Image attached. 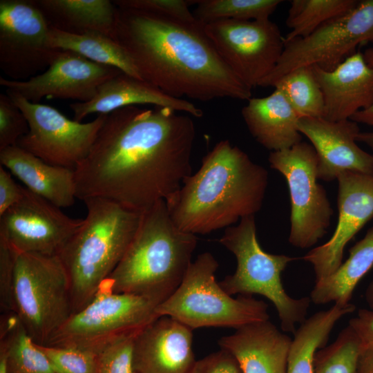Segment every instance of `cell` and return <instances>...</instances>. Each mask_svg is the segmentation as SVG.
<instances>
[{
	"instance_id": "cell-1",
	"label": "cell",
	"mask_w": 373,
	"mask_h": 373,
	"mask_svg": "<svg viewBox=\"0 0 373 373\" xmlns=\"http://www.w3.org/2000/svg\"><path fill=\"white\" fill-rule=\"evenodd\" d=\"M171 108L129 106L107 115L75 167L77 199L104 198L144 211L166 200L191 174V117Z\"/></svg>"
},
{
	"instance_id": "cell-2",
	"label": "cell",
	"mask_w": 373,
	"mask_h": 373,
	"mask_svg": "<svg viewBox=\"0 0 373 373\" xmlns=\"http://www.w3.org/2000/svg\"><path fill=\"white\" fill-rule=\"evenodd\" d=\"M114 40L142 79L171 97L202 102L252 97V89L221 59L198 21L117 6Z\"/></svg>"
},
{
	"instance_id": "cell-3",
	"label": "cell",
	"mask_w": 373,
	"mask_h": 373,
	"mask_svg": "<svg viewBox=\"0 0 373 373\" xmlns=\"http://www.w3.org/2000/svg\"><path fill=\"white\" fill-rule=\"evenodd\" d=\"M268 184L267 170L228 140L218 142L199 170L165 200L169 215L182 231L206 234L255 216Z\"/></svg>"
},
{
	"instance_id": "cell-4",
	"label": "cell",
	"mask_w": 373,
	"mask_h": 373,
	"mask_svg": "<svg viewBox=\"0 0 373 373\" xmlns=\"http://www.w3.org/2000/svg\"><path fill=\"white\" fill-rule=\"evenodd\" d=\"M196 235L181 230L165 200L144 211L122 258L102 287L162 303L180 286L192 262Z\"/></svg>"
},
{
	"instance_id": "cell-5",
	"label": "cell",
	"mask_w": 373,
	"mask_h": 373,
	"mask_svg": "<svg viewBox=\"0 0 373 373\" xmlns=\"http://www.w3.org/2000/svg\"><path fill=\"white\" fill-rule=\"evenodd\" d=\"M84 202L83 224L57 254L69 278L73 314L94 298L115 269L144 213L104 198Z\"/></svg>"
},
{
	"instance_id": "cell-6",
	"label": "cell",
	"mask_w": 373,
	"mask_h": 373,
	"mask_svg": "<svg viewBox=\"0 0 373 373\" xmlns=\"http://www.w3.org/2000/svg\"><path fill=\"white\" fill-rule=\"evenodd\" d=\"M219 242L232 252L237 260L235 272L220 283L229 295L260 294L274 305L284 332L295 333L296 324L305 319L310 297L294 298L284 289L281 275L295 258L271 254L260 247L256 236L255 216L240 220L236 226L227 227Z\"/></svg>"
},
{
	"instance_id": "cell-7",
	"label": "cell",
	"mask_w": 373,
	"mask_h": 373,
	"mask_svg": "<svg viewBox=\"0 0 373 373\" xmlns=\"http://www.w3.org/2000/svg\"><path fill=\"white\" fill-rule=\"evenodd\" d=\"M219 265L210 252L200 254L191 263L176 290L157 305L158 316H171L193 330L225 327L236 329L269 319L268 305L251 296L234 298L216 280Z\"/></svg>"
},
{
	"instance_id": "cell-8",
	"label": "cell",
	"mask_w": 373,
	"mask_h": 373,
	"mask_svg": "<svg viewBox=\"0 0 373 373\" xmlns=\"http://www.w3.org/2000/svg\"><path fill=\"white\" fill-rule=\"evenodd\" d=\"M14 313L33 339L46 345L72 315L69 278L58 255L17 253Z\"/></svg>"
},
{
	"instance_id": "cell-9",
	"label": "cell",
	"mask_w": 373,
	"mask_h": 373,
	"mask_svg": "<svg viewBox=\"0 0 373 373\" xmlns=\"http://www.w3.org/2000/svg\"><path fill=\"white\" fill-rule=\"evenodd\" d=\"M158 305L149 297L101 287L43 345L76 347L99 354L115 340L138 333L159 317L155 311Z\"/></svg>"
},
{
	"instance_id": "cell-10",
	"label": "cell",
	"mask_w": 373,
	"mask_h": 373,
	"mask_svg": "<svg viewBox=\"0 0 373 373\" xmlns=\"http://www.w3.org/2000/svg\"><path fill=\"white\" fill-rule=\"evenodd\" d=\"M369 41H373V0L359 1L354 8L307 36L285 43L276 67L259 86L274 87L283 77L302 67L317 66L332 70L354 54L358 46Z\"/></svg>"
},
{
	"instance_id": "cell-11",
	"label": "cell",
	"mask_w": 373,
	"mask_h": 373,
	"mask_svg": "<svg viewBox=\"0 0 373 373\" xmlns=\"http://www.w3.org/2000/svg\"><path fill=\"white\" fill-rule=\"evenodd\" d=\"M268 161L288 185L291 202L289 242L312 247L330 224L333 209L325 189L317 182L318 157L312 144L300 142L291 148L271 151Z\"/></svg>"
},
{
	"instance_id": "cell-12",
	"label": "cell",
	"mask_w": 373,
	"mask_h": 373,
	"mask_svg": "<svg viewBox=\"0 0 373 373\" xmlns=\"http://www.w3.org/2000/svg\"><path fill=\"white\" fill-rule=\"evenodd\" d=\"M6 91L28 123V132L17 145L52 165L75 169L89 153L107 116L98 115L82 123L68 118L52 106Z\"/></svg>"
},
{
	"instance_id": "cell-13",
	"label": "cell",
	"mask_w": 373,
	"mask_h": 373,
	"mask_svg": "<svg viewBox=\"0 0 373 373\" xmlns=\"http://www.w3.org/2000/svg\"><path fill=\"white\" fill-rule=\"evenodd\" d=\"M202 25L221 59L251 89L272 72L285 48L279 28L269 19H223Z\"/></svg>"
},
{
	"instance_id": "cell-14",
	"label": "cell",
	"mask_w": 373,
	"mask_h": 373,
	"mask_svg": "<svg viewBox=\"0 0 373 373\" xmlns=\"http://www.w3.org/2000/svg\"><path fill=\"white\" fill-rule=\"evenodd\" d=\"M48 25L35 0L0 1V68L24 81L45 71L60 50L48 44Z\"/></svg>"
},
{
	"instance_id": "cell-15",
	"label": "cell",
	"mask_w": 373,
	"mask_h": 373,
	"mask_svg": "<svg viewBox=\"0 0 373 373\" xmlns=\"http://www.w3.org/2000/svg\"><path fill=\"white\" fill-rule=\"evenodd\" d=\"M83 222L24 187L21 199L0 216V238L17 253L57 255Z\"/></svg>"
},
{
	"instance_id": "cell-16",
	"label": "cell",
	"mask_w": 373,
	"mask_h": 373,
	"mask_svg": "<svg viewBox=\"0 0 373 373\" xmlns=\"http://www.w3.org/2000/svg\"><path fill=\"white\" fill-rule=\"evenodd\" d=\"M121 73L75 52L60 50L41 73L24 81L1 76L0 85L33 103H39L44 97L86 102L93 98L102 84Z\"/></svg>"
},
{
	"instance_id": "cell-17",
	"label": "cell",
	"mask_w": 373,
	"mask_h": 373,
	"mask_svg": "<svg viewBox=\"0 0 373 373\" xmlns=\"http://www.w3.org/2000/svg\"><path fill=\"white\" fill-rule=\"evenodd\" d=\"M336 180L338 219L335 231L328 241L302 258L312 265L316 281L337 270L346 245L373 217V175L345 171Z\"/></svg>"
},
{
	"instance_id": "cell-18",
	"label": "cell",
	"mask_w": 373,
	"mask_h": 373,
	"mask_svg": "<svg viewBox=\"0 0 373 373\" xmlns=\"http://www.w3.org/2000/svg\"><path fill=\"white\" fill-rule=\"evenodd\" d=\"M358 124L350 119L299 118L298 131L310 140L317 154L318 179L333 181L345 171L373 175V154L356 144L361 132Z\"/></svg>"
},
{
	"instance_id": "cell-19",
	"label": "cell",
	"mask_w": 373,
	"mask_h": 373,
	"mask_svg": "<svg viewBox=\"0 0 373 373\" xmlns=\"http://www.w3.org/2000/svg\"><path fill=\"white\" fill-rule=\"evenodd\" d=\"M192 344V329L171 316H159L135 336L134 370L137 373H192L197 361Z\"/></svg>"
},
{
	"instance_id": "cell-20",
	"label": "cell",
	"mask_w": 373,
	"mask_h": 373,
	"mask_svg": "<svg viewBox=\"0 0 373 373\" xmlns=\"http://www.w3.org/2000/svg\"><path fill=\"white\" fill-rule=\"evenodd\" d=\"M312 68L323 95L324 119H350L373 104V67L361 52H355L332 70Z\"/></svg>"
},
{
	"instance_id": "cell-21",
	"label": "cell",
	"mask_w": 373,
	"mask_h": 373,
	"mask_svg": "<svg viewBox=\"0 0 373 373\" xmlns=\"http://www.w3.org/2000/svg\"><path fill=\"white\" fill-rule=\"evenodd\" d=\"M151 105L171 108L178 112L201 117L203 112L188 100L177 99L163 93L148 82L124 72L102 84L93 98L69 105L73 119L82 122L89 115H108L126 106Z\"/></svg>"
},
{
	"instance_id": "cell-22",
	"label": "cell",
	"mask_w": 373,
	"mask_h": 373,
	"mask_svg": "<svg viewBox=\"0 0 373 373\" xmlns=\"http://www.w3.org/2000/svg\"><path fill=\"white\" fill-rule=\"evenodd\" d=\"M291 341L266 320L236 329L222 337L218 345L234 356L242 373H287Z\"/></svg>"
},
{
	"instance_id": "cell-23",
	"label": "cell",
	"mask_w": 373,
	"mask_h": 373,
	"mask_svg": "<svg viewBox=\"0 0 373 373\" xmlns=\"http://www.w3.org/2000/svg\"><path fill=\"white\" fill-rule=\"evenodd\" d=\"M0 165L29 191L59 208L73 205L77 199L73 169L48 164L17 145L0 151Z\"/></svg>"
},
{
	"instance_id": "cell-24",
	"label": "cell",
	"mask_w": 373,
	"mask_h": 373,
	"mask_svg": "<svg viewBox=\"0 0 373 373\" xmlns=\"http://www.w3.org/2000/svg\"><path fill=\"white\" fill-rule=\"evenodd\" d=\"M242 115L251 135L271 151L287 149L302 142L298 116L283 93L275 88L263 97H251Z\"/></svg>"
},
{
	"instance_id": "cell-25",
	"label": "cell",
	"mask_w": 373,
	"mask_h": 373,
	"mask_svg": "<svg viewBox=\"0 0 373 373\" xmlns=\"http://www.w3.org/2000/svg\"><path fill=\"white\" fill-rule=\"evenodd\" d=\"M50 27L73 33L97 32L114 39L117 6L109 0H35Z\"/></svg>"
},
{
	"instance_id": "cell-26",
	"label": "cell",
	"mask_w": 373,
	"mask_h": 373,
	"mask_svg": "<svg viewBox=\"0 0 373 373\" xmlns=\"http://www.w3.org/2000/svg\"><path fill=\"white\" fill-rule=\"evenodd\" d=\"M373 266V227L350 249L348 258L330 276L315 282L310 294L316 305H347L361 278Z\"/></svg>"
},
{
	"instance_id": "cell-27",
	"label": "cell",
	"mask_w": 373,
	"mask_h": 373,
	"mask_svg": "<svg viewBox=\"0 0 373 373\" xmlns=\"http://www.w3.org/2000/svg\"><path fill=\"white\" fill-rule=\"evenodd\" d=\"M355 306L334 304L306 318L294 334L289 348L287 373H314L316 352L324 347L336 323L352 313Z\"/></svg>"
},
{
	"instance_id": "cell-28",
	"label": "cell",
	"mask_w": 373,
	"mask_h": 373,
	"mask_svg": "<svg viewBox=\"0 0 373 373\" xmlns=\"http://www.w3.org/2000/svg\"><path fill=\"white\" fill-rule=\"evenodd\" d=\"M48 44L52 48L75 52L91 61L115 67L142 79L126 50L106 35L97 32L73 34L50 27Z\"/></svg>"
},
{
	"instance_id": "cell-29",
	"label": "cell",
	"mask_w": 373,
	"mask_h": 373,
	"mask_svg": "<svg viewBox=\"0 0 373 373\" xmlns=\"http://www.w3.org/2000/svg\"><path fill=\"white\" fill-rule=\"evenodd\" d=\"M1 325L0 344L6 350L8 373H57L15 313L8 316Z\"/></svg>"
},
{
	"instance_id": "cell-30",
	"label": "cell",
	"mask_w": 373,
	"mask_h": 373,
	"mask_svg": "<svg viewBox=\"0 0 373 373\" xmlns=\"http://www.w3.org/2000/svg\"><path fill=\"white\" fill-rule=\"evenodd\" d=\"M356 0H292L286 19L291 31L284 44L305 37L324 23L341 16L358 3Z\"/></svg>"
},
{
	"instance_id": "cell-31",
	"label": "cell",
	"mask_w": 373,
	"mask_h": 373,
	"mask_svg": "<svg viewBox=\"0 0 373 373\" xmlns=\"http://www.w3.org/2000/svg\"><path fill=\"white\" fill-rule=\"evenodd\" d=\"M280 89L299 118H323L324 98L312 66L297 68L275 84Z\"/></svg>"
},
{
	"instance_id": "cell-32",
	"label": "cell",
	"mask_w": 373,
	"mask_h": 373,
	"mask_svg": "<svg viewBox=\"0 0 373 373\" xmlns=\"http://www.w3.org/2000/svg\"><path fill=\"white\" fill-rule=\"evenodd\" d=\"M280 0H198L193 12L202 24L223 19L256 21L269 19Z\"/></svg>"
},
{
	"instance_id": "cell-33",
	"label": "cell",
	"mask_w": 373,
	"mask_h": 373,
	"mask_svg": "<svg viewBox=\"0 0 373 373\" xmlns=\"http://www.w3.org/2000/svg\"><path fill=\"white\" fill-rule=\"evenodd\" d=\"M361 351L358 338L347 325L332 343L316 352L314 373H357Z\"/></svg>"
},
{
	"instance_id": "cell-34",
	"label": "cell",
	"mask_w": 373,
	"mask_h": 373,
	"mask_svg": "<svg viewBox=\"0 0 373 373\" xmlns=\"http://www.w3.org/2000/svg\"><path fill=\"white\" fill-rule=\"evenodd\" d=\"M57 373H97L98 354L82 349L37 344Z\"/></svg>"
},
{
	"instance_id": "cell-35",
	"label": "cell",
	"mask_w": 373,
	"mask_h": 373,
	"mask_svg": "<svg viewBox=\"0 0 373 373\" xmlns=\"http://www.w3.org/2000/svg\"><path fill=\"white\" fill-rule=\"evenodd\" d=\"M137 334L118 338L102 350L98 354L97 373H137L133 364V342Z\"/></svg>"
},
{
	"instance_id": "cell-36",
	"label": "cell",
	"mask_w": 373,
	"mask_h": 373,
	"mask_svg": "<svg viewBox=\"0 0 373 373\" xmlns=\"http://www.w3.org/2000/svg\"><path fill=\"white\" fill-rule=\"evenodd\" d=\"M29 130L22 111L6 93L0 94V151L17 145Z\"/></svg>"
},
{
	"instance_id": "cell-37",
	"label": "cell",
	"mask_w": 373,
	"mask_h": 373,
	"mask_svg": "<svg viewBox=\"0 0 373 373\" xmlns=\"http://www.w3.org/2000/svg\"><path fill=\"white\" fill-rule=\"evenodd\" d=\"M113 1L118 7L141 10L184 21H197L189 8L193 1L117 0Z\"/></svg>"
},
{
	"instance_id": "cell-38",
	"label": "cell",
	"mask_w": 373,
	"mask_h": 373,
	"mask_svg": "<svg viewBox=\"0 0 373 373\" xmlns=\"http://www.w3.org/2000/svg\"><path fill=\"white\" fill-rule=\"evenodd\" d=\"M17 252L0 238V305L1 311L14 312L13 285Z\"/></svg>"
},
{
	"instance_id": "cell-39",
	"label": "cell",
	"mask_w": 373,
	"mask_h": 373,
	"mask_svg": "<svg viewBox=\"0 0 373 373\" xmlns=\"http://www.w3.org/2000/svg\"><path fill=\"white\" fill-rule=\"evenodd\" d=\"M192 373H242L234 356L221 349L198 360Z\"/></svg>"
},
{
	"instance_id": "cell-40",
	"label": "cell",
	"mask_w": 373,
	"mask_h": 373,
	"mask_svg": "<svg viewBox=\"0 0 373 373\" xmlns=\"http://www.w3.org/2000/svg\"><path fill=\"white\" fill-rule=\"evenodd\" d=\"M23 189L15 182L10 173L0 165V216L21 199Z\"/></svg>"
},
{
	"instance_id": "cell-41",
	"label": "cell",
	"mask_w": 373,
	"mask_h": 373,
	"mask_svg": "<svg viewBox=\"0 0 373 373\" xmlns=\"http://www.w3.org/2000/svg\"><path fill=\"white\" fill-rule=\"evenodd\" d=\"M348 325L358 338L362 350L373 349V309H361Z\"/></svg>"
},
{
	"instance_id": "cell-42",
	"label": "cell",
	"mask_w": 373,
	"mask_h": 373,
	"mask_svg": "<svg viewBox=\"0 0 373 373\" xmlns=\"http://www.w3.org/2000/svg\"><path fill=\"white\" fill-rule=\"evenodd\" d=\"M363 54L366 63L373 67V46L367 48ZM350 119L357 124L373 126V104L365 110L358 111L351 117Z\"/></svg>"
},
{
	"instance_id": "cell-43",
	"label": "cell",
	"mask_w": 373,
	"mask_h": 373,
	"mask_svg": "<svg viewBox=\"0 0 373 373\" xmlns=\"http://www.w3.org/2000/svg\"><path fill=\"white\" fill-rule=\"evenodd\" d=\"M357 373H373V349L361 351Z\"/></svg>"
},
{
	"instance_id": "cell-44",
	"label": "cell",
	"mask_w": 373,
	"mask_h": 373,
	"mask_svg": "<svg viewBox=\"0 0 373 373\" xmlns=\"http://www.w3.org/2000/svg\"><path fill=\"white\" fill-rule=\"evenodd\" d=\"M356 140L367 145L373 152V131L360 132Z\"/></svg>"
},
{
	"instance_id": "cell-45",
	"label": "cell",
	"mask_w": 373,
	"mask_h": 373,
	"mask_svg": "<svg viewBox=\"0 0 373 373\" xmlns=\"http://www.w3.org/2000/svg\"><path fill=\"white\" fill-rule=\"evenodd\" d=\"M0 373H8L6 350L2 344H0Z\"/></svg>"
},
{
	"instance_id": "cell-46",
	"label": "cell",
	"mask_w": 373,
	"mask_h": 373,
	"mask_svg": "<svg viewBox=\"0 0 373 373\" xmlns=\"http://www.w3.org/2000/svg\"><path fill=\"white\" fill-rule=\"evenodd\" d=\"M365 299L370 307L373 309V282L369 285L365 291Z\"/></svg>"
}]
</instances>
